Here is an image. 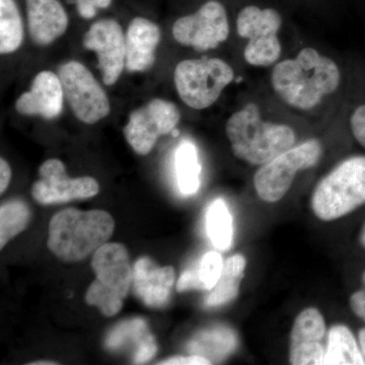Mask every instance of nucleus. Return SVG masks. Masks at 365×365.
<instances>
[{"mask_svg":"<svg viewBox=\"0 0 365 365\" xmlns=\"http://www.w3.org/2000/svg\"><path fill=\"white\" fill-rule=\"evenodd\" d=\"M339 67L314 48L274 66L271 83L283 102L302 111L314 109L340 85Z\"/></svg>","mask_w":365,"mask_h":365,"instance_id":"1","label":"nucleus"},{"mask_svg":"<svg viewBox=\"0 0 365 365\" xmlns=\"http://www.w3.org/2000/svg\"><path fill=\"white\" fill-rule=\"evenodd\" d=\"M115 230L110 213L67 208L52 216L47 247L59 260H85L109 242Z\"/></svg>","mask_w":365,"mask_h":365,"instance_id":"2","label":"nucleus"},{"mask_svg":"<svg viewBox=\"0 0 365 365\" xmlns=\"http://www.w3.org/2000/svg\"><path fill=\"white\" fill-rule=\"evenodd\" d=\"M225 132L239 160L263 165L294 148L297 136L287 125L262 120L258 106L250 103L227 120Z\"/></svg>","mask_w":365,"mask_h":365,"instance_id":"3","label":"nucleus"},{"mask_svg":"<svg viewBox=\"0 0 365 365\" xmlns=\"http://www.w3.org/2000/svg\"><path fill=\"white\" fill-rule=\"evenodd\" d=\"M91 268L96 279L86 292V304L106 317L116 316L133 283L128 251L123 245L108 242L93 255Z\"/></svg>","mask_w":365,"mask_h":365,"instance_id":"4","label":"nucleus"},{"mask_svg":"<svg viewBox=\"0 0 365 365\" xmlns=\"http://www.w3.org/2000/svg\"><path fill=\"white\" fill-rule=\"evenodd\" d=\"M365 204V157L347 158L319 181L312 196L319 220L333 222Z\"/></svg>","mask_w":365,"mask_h":365,"instance_id":"5","label":"nucleus"},{"mask_svg":"<svg viewBox=\"0 0 365 365\" xmlns=\"http://www.w3.org/2000/svg\"><path fill=\"white\" fill-rule=\"evenodd\" d=\"M234 78L232 67L220 58L182 60L174 73L180 98L195 110H204L215 104Z\"/></svg>","mask_w":365,"mask_h":365,"instance_id":"6","label":"nucleus"},{"mask_svg":"<svg viewBox=\"0 0 365 365\" xmlns=\"http://www.w3.org/2000/svg\"><path fill=\"white\" fill-rule=\"evenodd\" d=\"M323 146L318 139L294 146L265 165L254 176V187L261 200L275 203L289 189L299 170L314 168L321 160Z\"/></svg>","mask_w":365,"mask_h":365,"instance_id":"7","label":"nucleus"},{"mask_svg":"<svg viewBox=\"0 0 365 365\" xmlns=\"http://www.w3.org/2000/svg\"><path fill=\"white\" fill-rule=\"evenodd\" d=\"M282 19L277 11L255 6L244 7L237 19V35L248 40L244 57L253 66H273L281 56L278 38Z\"/></svg>","mask_w":365,"mask_h":365,"instance_id":"8","label":"nucleus"},{"mask_svg":"<svg viewBox=\"0 0 365 365\" xmlns=\"http://www.w3.org/2000/svg\"><path fill=\"white\" fill-rule=\"evenodd\" d=\"M58 76L64 98L81 122L95 124L109 115L107 93L85 66L78 61L67 62L60 67Z\"/></svg>","mask_w":365,"mask_h":365,"instance_id":"9","label":"nucleus"},{"mask_svg":"<svg viewBox=\"0 0 365 365\" xmlns=\"http://www.w3.org/2000/svg\"><path fill=\"white\" fill-rule=\"evenodd\" d=\"M173 35L178 43L196 51L215 49L230 35L227 11L218 1L206 2L195 14L180 18L173 26Z\"/></svg>","mask_w":365,"mask_h":365,"instance_id":"10","label":"nucleus"},{"mask_svg":"<svg viewBox=\"0 0 365 365\" xmlns=\"http://www.w3.org/2000/svg\"><path fill=\"white\" fill-rule=\"evenodd\" d=\"M180 119L181 114L176 105L155 98L131 113L124 128L125 138L136 153L148 155L160 136L176 128Z\"/></svg>","mask_w":365,"mask_h":365,"instance_id":"11","label":"nucleus"},{"mask_svg":"<svg viewBox=\"0 0 365 365\" xmlns=\"http://www.w3.org/2000/svg\"><path fill=\"white\" fill-rule=\"evenodd\" d=\"M40 179L34 182L33 198L42 205L63 204L97 195L100 186L93 178H71L61 160L50 158L39 169Z\"/></svg>","mask_w":365,"mask_h":365,"instance_id":"12","label":"nucleus"},{"mask_svg":"<svg viewBox=\"0 0 365 365\" xmlns=\"http://www.w3.org/2000/svg\"><path fill=\"white\" fill-rule=\"evenodd\" d=\"M83 46L97 53L105 85L116 83L126 61V38L120 24L110 19L93 24L85 34Z\"/></svg>","mask_w":365,"mask_h":365,"instance_id":"13","label":"nucleus"},{"mask_svg":"<svg viewBox=\"0 0 365 365\" xmlns=\"http://www.w3.org/2000/svg\"><path fill=\"white\" fill-rule=\"evenodd\" d=\"M326 322L314 307L304 309L295 319L290 334L289 362L294 365H323Z\"/></svg>","mask_w":365,"mask_h":365,"instance_id":"14","label":"nucleus"},{"mask_svg":"<svg viewBox=\"0 0 365 365\" xmlns=\"http://www.w3.org/2000/svg\"><path fill=\"white\" fill-rule=\"evenodd\" d=\"M176 280L172 266L160 267L148 257H141L133 266L134 294L146 307H165Z\"/></svg>","mask_w":365,"mask_h":365,"instance_id":"15","label":"nucleus"},{"mask_svg":"<svg viewBox=\"0 0 365 365\" xmlns=\"http://www.w3.org/2000/svg\"><path fill=\"white\" fill-rule=\"evenodd\" d=\"M63 98L59 76L51 71H42L34 78L30 91L18 98L16 109L20 114L51 120L61 114Z\"/></svg>","mask_w":365,"mask_h":365,"instance_id":"16","label":"nucleus"},{"mask_svg":"<svg viewBox=\"0 0 365 365\" xmlns=\"http://www.w3.org/2000/svg\"><path fill=\"white\" fill-rule=\"evenodd\" d=\"M29 31L36 44H51L68 26V16L58 0H26Z\"/></svg>","mask_w":365,"mask_h":365,"instance_id":"17","label":"nucleus"},{"mask_svg":"<svg viewBox=\"0 0 365 365\" xmlns=\"http://www.w3.org/2000/svg\"><path fill=\"white\" fill-rule=\"evenodd\" d=\"M125 67L131 72H143L153 67L155 50L160 41L157 24L144 18H135L128 26L126 35Z\"/></svg>","mask_w":365,"mask_h":365,"instance_id":"18","label":"nucleus"},{"mask_svg":"<svg viewBox=\"0 0 365 365\" xmlns=\"http://www.w3.org/2000/svg\"><path fill=\"white\" fill-rule=\"evenodd\" d=\"M237 338L234 331L227 327H215L196 334L187 346L190 354L200 355L215 361H222L235 351Z\"/></svg>","mask_w":365,"mask_h":365,"instance_id":"19","label":"nucleus"},{"mask_svg":"<svg viewBox=\"0 0 365 365\" xmlns=\"http://www.w3.org/2000/svg\"><path fill=\"white\" fill-rule=\"evenodd\" d=\"M323 365H365L359 343L345 325H334L327 336Z\"/></svg>","mask_w":365,"mask_h":365,"instance_id":"20","label":"nucleus"},{"mask_svg":"<svg viewBox=\"0 0 365 365\" xmlns=\"http://www.w3.org/2000/svg\"><path fill=\"white\" fill-rule=\"evenodd\" d=\"M223 265L222 255L217 252L206 253L195 267L182 273L177 282V292L212 290L222 276Z\"/></svg>","mask_w":365,"mask_h":365,"instance_id":"21","label":"nucleus"},{"mask_svg":"<svg viewBox=\"0 0 365 365\" xmlns=\"http://www.w3.org/2000/svg\"><path fill=\"white\" fill-rule=\"evenodd\" d=\"M246 265V258L242 255H234L227 259L223 265L222 276L215 288L210 290L204 304L207 307H215L232 302L239 294Z\"/></svg>","mask_w":365,"mask_h":365,"instance_id":"22","label":"nucleus"},{"mask_svg":"<svg viewBox=\"0 0 365 365\" xmlns=\"http://www.w3.org/2000/svg\"><path fill=\"white\" fill-rule=\"evenodd\" d=\"M175 170L178 186L182 195L191 196L200 188L201 165L196 146L190 141H182L175 155Z\"/></svg>","mask_w":365,"mask_h":365,"instance_id":"23","label":"nucleus"},{"mask_svg":"<svg viewBox=\"0 0 365 365\" xmlns=\"http://www.w3.org/2000/svg\"><path fill=\"white\" fill-rule=\"evenodd\" d=\"M206 230L213 246L227 251L234 242V223L227 203L217 199L209 205L206 215Z\"/></svg>","mask_w":365,"mask_h":365,"instance_id":"24","label":"nucleus"},{"mask_svg":"<svg viewBox=\"0 0 365 365\" xmlns=\"http://www.w3.org/2000/svg\"><path fill=\"white\" fill-rule=\"evenodd\" d=\"M24 26L14 0H0V53L16 52L23 44Z\"/></svg>","mask_w":365,"mask_h":365,"instance_id":"25","label":"nucleus"},{"mask_svg":"<svg viewBox=\"0 0 365 365\" xmlns=\"http://www.w3.org/2000/svg\"><path fill=\"white\" fill-rule=\"evenodd\" d=\"M31 210L24 201L11 200L0 207V249L28 227Z\"/></svg>","mask_w":365,"mask_h":365,"instance_id":"26","label":"nucleus"},{"mask_svg":"<svg viewBox=\"0 0 365 365\" xmlns=\"http://www.w3.org/2000/svg\"><path fill=\"white\" fill-rule=\"evenodd\" d=\"M151 338L153 336L148 332V325L143 319H131L120 324L109 334L106 339V347L110 350H116L129 342H134L138 349Z\"/></svg>","mask_w":365,"mask_h":365,"instance_id":"27","label":"nucleus"},{"mask_svg":"<svg viewBox=\"0 0 365 365\" xmlns=\"http://www.w3.org/2000/svg\"><path fill=\"white\" fill-rule=\"evenodd\" d=\"M112 0H76V7L81 18L91 20L98 13V9H107Z\"/></svg>","mask_w":365,"mask_h":365,"instance_id":"28","label":"nucleus"},{"mask_svg":"<svg viewBox=\"0 0 365 365\" xmlns=\"http://www.w3.org/2000/svg\"><path fill=\"white\" fill-rule=\"evenodd\" d=\"M353 136L365 148V105L359 106L350 118Z\"/></svg>","mask_w":365,"mask_h":365,"instance_id":"29","label":"nucleus"},{"mask_svg":"<svg viewBox=\"0 0 365 365\" xmlns=\"http://www.w3.org/2000/svg\"><path fill=\"white\" fill-rule=\"evenodd\" d=\"M362 285L364 288L354 292L350 297V307L353 313L365 322V271L362 274Z\"/></svg>","mask_w":365,"mask_h":365,"instance_id":"30","label":"nucleus"},{"mask_svg":"<svg viewBox=\"0 0 365 365\" xmlns=\"http://www.w3.org/2000/svg\"><path fill=\"white\" fill-rule=\"evenodd\" d=\"M158 351L157 343H155V338L146 341L143 343L138 349L136 350L135 356H134V364H141L155 356V353Z\"/></svg>","mask_w":365,"mask_h":365,"instance_id":"31","label":"nucleus"},{"mask_svg":"<svg viewBox=\"0 0 365 365\" xmlns=\"http://www.w3.org/2000/svg\"><path fill=\"white\" fill-rule=\"evenodd\" d=\"M160 365H209L211 364L210 360L200 355L192 354L190 356H177L173 359L163 360L158 362Z\"/></svg>","mask_w":365,"mask_h":365,"instance_id":"32","label":"nucleus"},{"mask_svg":"<svg viewBox=\"0 0 365 365\" xmlns=\"http://www.w3.org/2000/svg\"><path fill=\"white\" fill-rule=\"evenodd\" d=\"M11 179V170L4 158L0 160V193L4 194Z\"/></svg>","mask_w":365,"mask_h":365,"instance_id":"33","label":"nucleus"},{"mask_svg":"<svg viewBox=\"0 0 365 365\" xmlns=\"http://www.w3.org/2000/svg\"><path fill=\"white\" fill-rule=\"evenodd\" d=\"M359 343L362 355H364L365 359V328L360 329L359 333Z\"/></svg>","mask_w":365,"mask_h":365,"instance_id":"34","label":"nucleus"},{"mask_svg":"<svg viewBox=\"0 0 365 365\" xmlns=\"http://www.w3.org/2000/svg\"><path fill=\"white\" fill-rule=\"evenodd\" d=\"M360 242L365 249V222L364 227H362L361 232H360Z\"/></svg>","mask_w":365,"mask_h":365,"instance_id":"35","label":"nucleus"},{"mask_svg":"<svg viewBox=\"0 0 365 365\" xmlns=\"http://www.w3.org/2000/svg\"><path fill=\"white\" fill-rule=\"evenodd\" d=\"M57 364L56 362L54 361H36L32 362L30 365H55Z\"/></svg>","mask_w":365,"mask_h":365,"instance_id":"36","label":"nucleus"}]
</instances>
